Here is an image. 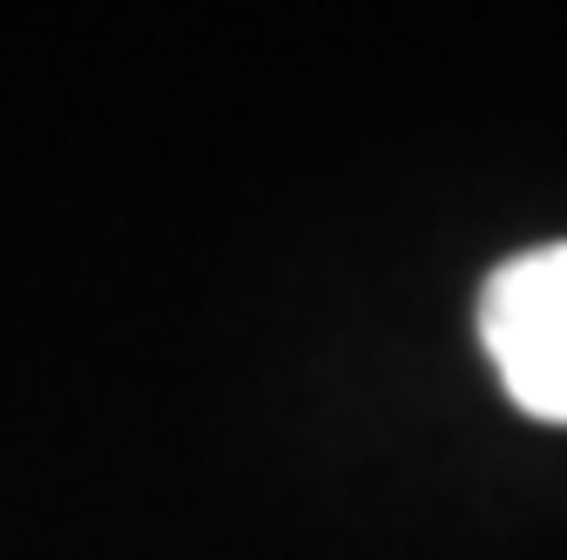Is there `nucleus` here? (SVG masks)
I'll use <instances>...</instances> for the list:
<instances>
[{
    "instance_id": "f257e3e1",
    "label": "nucleus",
    "mask_w": 567,
    "mask_h": 560,
    "mask_svg": "<svg viewBox=\"0 0 567 560\" xmlns=\"http://www.w3.org/2000/svg\"><path fill=\"white\" fill-rule=\"evenodd\" d=\"M480 338L514 405L547 426H567V243L493 270L480 298Z\"/></svg>"
}]
</instances>
